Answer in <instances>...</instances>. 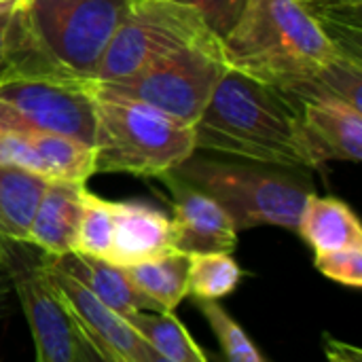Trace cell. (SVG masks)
Segmentation results:
<instances>
[{
	"label": "cell",
	"mask_w": 362,
	"mask_h": 362,
	"mask_svg": "<svg viewBox=\"0 0 362 362\" xmlns=\"http://www.w3.org/2000/svg\"><path fill=\"white\" fill-rule=\"evenodd\" d=\"M195 151L284 168H320L295 110L272 85L227 68L193 125Z\"/></svg>",
	"instance_id": "cell-1"
},
{
	"label": "cell",
	"mask_w": 362,
	"mask_h": 362,
	"mask_svg": "<svg viewBox=\"0 0 362 362\" xmlns=\"http://www.w3.org/2000/svg\"><path fill=\"white\" fill-rule=\"evenodd\" d=\"M221 45L227 68L276 89L341 53L297 0H244Z\"/></svg>",
	"instance_id": "cell-2"
},
{
	"label": "cell",
	"mask_w": 362,
	"mask_h": 362,
	"mask_svg": "<svg viewBox=\"0 0 362 362\" xmlns=\"http://www.w3.org/2000/svg\"><path fill=\"white\" fill-rule=\"evenodd\" d=\"M210 195L233 221L238 231L261 225L297 231L301 210L314 193L305 168L261 161H221L195 153L172 170Z\"/></svg>",
	"instance_id": "cell-3"
},
{
	"label": "cell",
	"mask_w": 362,
	"mask_h": 362,
	"mask_svg": "<svg viewBox=\"0 0 362 362\" xmlns=\"http://www.w3.org/2000/svg\"><path fill=\"white\" fill-rule=\"evenodd\" d=\"M91 89L95 95L93 174L123 172L157 178L197 153L193 125L93 83Z\"/></svg>",
	"instance_id": "cell-4"
},
{
	"label": "cell",
	"mask_w": 362,
	"mask_h": 362,
	"mask_svg": "<svg viewBox=\"0 0 362 362\" xmlns=\"http://www.w3.org/2000/svg\"><path fill=\"white\" fill-rule=\"evenodd\" d=\"M132 0H25L34 47L62 72L91 81Z\"/></svg>",
	"instance_id": "cell-5"
},
{
	"label": "cell",
	"mask_w": 362,
	"mask_h": 362,
	"mask_svg": "<svg viewBox=\"0 0 362 362\" xmlns=\"http://www.w3.org/2000/svg\"><path fill=\"white\" fill-rule=\"evenodd\" d=\"M221 36L204 15L172 0H132L91 81H117Z\"/></svg>",
	"instance_id": "cell-6"
},
{
	"label": "cell",
	"mask_w": 362,
	"mask_h": 362,
	"mask_svg": "<svg viewBox=\"0 0 362 362\" xmlns=\"http://www.w3.org/2000/svg\"><path fill=\"white\" fill-rule=\"evenodd\" d=\"M0 127L59 134L93 148L91 83L57 70H15L0 81Z\"/></svg>",
	"instance_id": "cell-7"
},
{
	"label": "cell",
	"mask_w": 362,
	"mask_h": 362,
	"mask_svg": "<svg viewBox=\"0 0 362 362\" xmlns=\"http://www.w3.org/2000/svg\"><path fill=\"white\" fill-rule=\"evenodd\" d=\"M0 267L8 276L30 325L38 362L100 361L64 299L45 274V250L0 238Z\"/></svg>",
	"instance_id": "cell-8"
},
{
	"label": "cell",
	"mask_w": 362,
	"mask_h": 362,
	"mask_svg": "<svg viewBox=\"0 0 362 362\" xmlns=\"http://www.w3.org/2000/svg\"><path fill=\"white\" fill-rule=\"evenodd\" d=\"M225 70L223 45L216 40L189 47L129 76L91 83L117 95L155 106L187 125H195Z\"/></svg>",
	"instance_id": "cell-9"
},
{
	"label": "cell",
	"mask_w": 362,
	"mask_h": 362,
	"mask_svg": "<svg viewBox=\"0 0 362 362\" xmlns=\"http://www.w3.org/2000/svg\"><path fill=\"white\" fill-rule=\"evenodd\" d=\"M45 274L102 362H159L132 325L45 252Z\"/></svg>",
	"instance_id": "cell-10"
},
{
	"label": "cell",
	"mask_w": 362,
	"mask_h": 362,
	"mask_svg": "<svg viewBox=\"0 0 362 362\" xmlns=\"http://www.w3.org/2000/svg\"><path fill=\"white\" fill-rule=\"evenodd\" d=\"M172 193V246L185 255L233 252L238 229L231 216L204 191L189 185L172 170L157 176Z\"/></svg>",
	"instance_id": "cell-11"
},
{
	"label": "cell",
	"mask_w": 362,
	"mask_h": 362,
	"mask_svg": "<svg viewBox=\"0 0 362 362\" xmlns=\"http://www.w3.org/2000/svg\"><path fill=\"white\" fill-rule=\"evenodd\" d=\"M0 165L87 182L93 176V148L59 134L0 127Z\"/></svg>",
	"instance_id": "cell-12"
},
{
	"label": "cell",
	"mask_w": 362,
	"mask_h": 362,
	"mask_svg": "<svg viewBox=\"0 0 362 362\" xmlns=\"http://www.w3.org/2000/svg\"><path fill=\"white\" fill-rule=\"evenodd\" d=\"M115 229L106 261L119 267L161 257L172 246V221L140 202H110Z\"/></svg>",
	"instance_id": "cell-13"
},
{
	"label": "cell",
	"mask_w": 362,
	"mask_h": 362,
	"mask_svg": "<svg viewBox=\"0 0 362 362\" xmlns=\"http://www.w3.org/2000/svg\"><path fill=\"white\" fill-rule=\"evenodd\" d=\"M85 191L83 180L49 178L30 225V242L47 255L74 252Z\"/></svg>",
	"instance_id": "cell-14"
},
{
	"label": "cell",
	"mask_w": 362,
	"mask_h": 362,
	"mask_svg": "<svg viewBox=\"0 0 362 362\" xmlns=\"http://www.w3.org/2000/svg\"><path fill=\"white\" fill-rule=\"evenodd\" d=\"M308 140L320 163L362 159V110L346 102H314L299 110Z\"/></svg>",
	"instance_id": "cell-15"
},
{
	"label": "cell",
	"mask_w": 362,
	"mask_h": 362,
	"mask_svg": "<svg viewBox=\"0 0 362 362\" xmlns=\"http://www.w3.org/2000/svg\"><path fill=\"white\" fill-rule=\"evenodd\" d=\"M276 91L295 110L314 102H346L362 110V57L339 53L331 62Z\"/></svg>",
	"instance_id": "cell-16"
},
{
	"label": "cell",
	"mask_w": 362,
	"mask_h": 362,
	"mask_svg": "<svg viewBox=\"0 0 362 362\" xmlns=\"http://www.w3.org/2000/svg\"><path fill=\"white\" fill-rule=\"evenodd\" d=\"M49 257L59 269H64L81 284H85L95 297H100L106 305H110L121 316L136 310L159 312V308L129 282L123 267L112 265L106 259L81 255V252L49 255Z\"/></svg>",
	"instance_id": "cell-17"
},
{
	"label": "cell",
	"mask_w": 362,
	"mask_h": 362,
	"mask_svg": "<svg viewBox=\"0 0 362 362\" xmlns=\"http://www.w3.org/2000/svg\"><path fill=\"white\" fill-rule=\"evenodd\" d=\"M297 231L314 255L362 246V227L348 204L312 193L301 210Z\"/></svg>",
	"instance_id": "cell-18"
},
{
	"label": "cell",
	"mask_w": 362,
	"mask_h": 362,
	"mask_svg": "<svg viewBox=\"0 0 362 362\" xmlns=\"http://www.w3.org/2000/svg\"><path fill=\"white\" fill-rule=\"evenodd\" d=\"M49 176L0 165V238L30 242V225Z\"/></svg>",
	"instance_id": "cell-19"
},
{
	"label": "cell",
	"mask_w": 362,
	"mask_h": 362,
	"mask_svg": "<svg viewBox=\"0 0 362 362\" xmlns=\"http://www.w3.org/2000/svg\"><path fill=\"white\" fill-rule=\"evenodd\" d=\"M189 255L170 250L161 257L123 267L129 282L146 295L159 312H174L189 297Z\"/></svg>",
	"instance_id": "cell-20"
},
{
	"label": "cell",
	"mask_w": 362,
	"mask_h": 362,
	"mask_svg": "<svg viewBox=\"0 0 362 362\" xmlns=\"http://www.w3.org/2000/svg\"><path fill=\"white\" fill-rule=\"evenodd\" d=\"M132 329L148 344L159 362H206L208 356L187 333L174 312L136 310L123 316Z\"/></svg>",
	"instance_id": "cell-21"
},
{
	"label": "cell",
	"mask_w": 362,
	"mask_h": 362,
	"mask_svg": "<svg viewBox=\"0 0 362 362\" xmlns=\"http://www.w3.org/2000/svg\"><path fill=\"white\" fill-rule=\"evenodd\" d=\"M341 53L362 57V0H297Z\"/></svg>",
	"instance_id": "cell-22"
},
{
	"label": "cell",
	"mask_w": 362,
	"mask_h": 362,
	"mask_svg": "<svg viewBox=\"0 0 362 362\" xmlns=\"http://www.w3.org/2000/svg\"><path fill=\"white\" fill-rule=\"evenodd\" d=\"M189 297L195 301H221L238 288L242 269L231 252L189 255Z\"/></svg>",
	"instance_id": "cell-23"
},
{
	"label": "cell",
	"mask_w": 362,
	"mask_h": 362,
	"mask_svg": "<svg viewBox=\"0 0 362 362\" xmlns=\"http://www.w3.org/2000/svg\"><path fill=\"white\" fill-rule=\"evenodd\" d=\"M15 70H57L34 47L28 28L23 23L21 8L0 17V81ZM66 74V72H64Z\"/></svg>",
	"instance_id": "cell-24"
},
{
	"label": "cell",
	"mask_w": 362,
	"mask_h": 362,
	"mask_svg": "<svg viewBox=\"0 0 362 362\" xmlns=\"http://www.w3.org/2000/svg\"><path fill=\"white\" fill-rule=\"evenodd\" d=\"M112 229H115V216H112L110 202L98 197L91 191H85L83 216L76 233L74 252L106 259L112 244Z\"/></svg>",
	"instance_id": "cell-25"
},
{
	"label": "cell",
	"mask_w": 362,
	"mask_h": 362,
	"mask_svg": "<svg viewBox=\"0 0 362 362\" xmlns=\"http://www.w3.org/2000/svg\"><path fill=\"white\" fill-rule=\"evenodd\" d=\"M202 316L214 331L221 352L231 362H263L265 356L257 350L244 329L229 316V312L218 301H195Z\"/></svg>",
	"instance_id": "cell-26"
},
{
	"label": "cell",
	"mask_w": 362,
	"mask_h": 362,
	"mask_svg": "<svg viewBox=\"0 0 362 362\" xmlns=\"http://www.w3.org/2000/svg\"><path fill=\"white\" fill-rule=\"evenodd\" d=\"M314 263L316 269L333 282L352 288L362 286V246L314 255Z\"/></svg>",
	"instance_id": "cell-27"
},
{
	"label": "cell",
	"mask_w": 362,
	"mask_h": 362,
	"mask_svg": "<svg viewBox=\"0 0 362 362\" xmlns=\"http://www.w3.org/2000/svg\"><path fill=\"white\" fill-rule=\"evenodd\" d=\"M172 2H180L197 8L218 36H225L229 32V28L235 23L244 6V0H172Z\"/></svg>",
	"instance_id": "cell-28"
},
{
	"label": "cell",
	"mask_w": 362,
	"mask_h": 362,
	"mask_svg": "<svg viewBox=\"0 0 362 362\" xmlns=\"http://www.w3.org/2000/svg\"><path fill=\"white\" fill-rule=\"evenodd\" d=\"M325 354L329 361L335 362H352V361H361L362 354L358 348L354 346H348V344H341L329 335H325Z\"/></svg>",
	"instance_id": "cell-29"
},
{
	"label": "cell",
	"mask_w": 362,
	"mask_h": 362,
	"mask_svg": "<svg viewBox=\"0 0 362 362\" xmlns=\"http://www.w3.org/2000/svg\"><path fill=\"white\" fill-rule=\"evenodd\" d=\"M13 293V288H11V282H8V276L2 272V267H0V318L4 316V310H6V299H8V295Z\"/></svg>",
	"instance_id": "cell-30"
},
{
	"label": "cell",
	"mask_w": 362,
	"mask_h": 362,
	"mask_svg": "<svg viewBox=\"0 0 362 362\" xmlns=\"http://www.w3.org/2000/svg\"><path fill=\"white\" fill-rule=\"evenodd\" d=\"M23 4H25V0H0V17L23 8Z\"/></svg>",
	"instance_id": "cell-31"
}]
</instances>
